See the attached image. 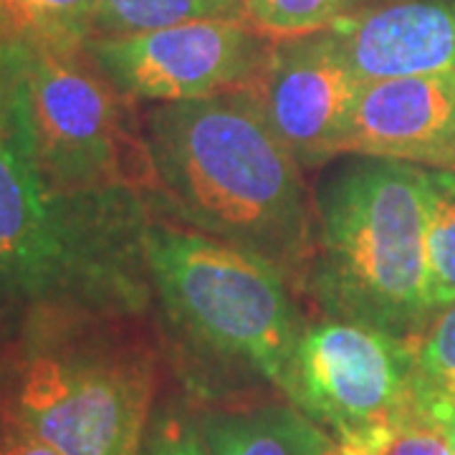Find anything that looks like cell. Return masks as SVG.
Instances as JSON below:
<instances>
[{
	"label": "cell",
	"mask_w": 455,
	"mask_h": 455,
	"mask_svg": "<svg viewBox=\"0 0 455 455\" xmlns=\"http://www.w3.org/2000/svg\"><path fill=\"white\" fill-rule=\"evenodd\" d=\"M149 215L142 193H74L51 178L0 79V344L74 319L147 314Z\"/></svg>",
	"instance_id": "obj_1"
},
{
	"label": "cell",
	"mask_w": 455,
	"mask_h": 455,
	"mask_svg": "<svg viewBox=\"0 0 455 455\" xmlns=\"http://www.w3.org/2000/svg\"><path fill=\"white\" fill-rule=\"evenodd\" d=\"M0 455H64L51 443L38 438L26 425L0 412Z\"/></svg>",
	"instance_id": "obj_20"
},
{
	"label": "cell",
	"mask_w": 455,
	"mask_h": 455,
	"mask_svg": "<svg viewBox=\"0 0 455 455\" xmlns=\"http://www.w3.org/2000/svg\"><path fill=\"white\" fill-rule=\"evenodd\" d=\"M140 455H211L200 435L197 415L180 403L155 405Z\"/></svg>",
	"instance_id": "obj_19"
},
{
	"label": "cell",
	"mask_w": 455,
	"mask_h": 455,
	"mask_svg": "<svg viewBox=\"0 0 455 455\" xmlns=\"http://www.w3.org/2000/svg\"><path fill=\"white\" fill-rule=\"evenodd\" d=\"M0 79L33 157L74 193H155L145 132L84 51L0 41Z\"/></svg>",
	"instance_id": "obj_6"
},
{
	"label": "cell",
	"mask_w": 455,
	"mask_h": 455,
	"mask_svg": "<svg viewBox=\"0 0 455 455\" xmlns=\"http://www.w3.org/2000/svg\"><path fill=\"white\" fill-rule=\"evenodd\" d=\"M410 341L415 410L448 427L455 415V301L435 311Z\"/></svg>",
	"instance_id": "obj_14"
},
{
	"label": "cell",
	"mask_w": 455,
	"mask_h": 455,
	"mask_svg": "<svg viewBox=\"0 0 455 455\" xmlns=\"http://www.w3.org/2000/svg\"><path fill=\"white\" fill-rule=\"evenodd\" d=\"M337 445L347 455H453L448 427L425 418L418 410Z\"/></svg>",
	"instance_id": "obj_18"
},
{
	"label": "cell",
	"mask_w": 455,
	"mask_h": 455,
	"mask_svg": "<svg viewBox=\"0 0 455 455\" xmlns=\"http://www.w3.org/2000/svg\"><path fill=\"white\" fill-rule=\"evenodd\" d=\"M196 20H245L243 0H99L94 36H132Z\"/></svg>",
	"instance_id": "obj_15"
},
{
	"label": "cell",
	"mask_w": 455,
	"mask_h": 455,
	"mask_svg": "<svg viewBox=\"0 0 455 455\" xmlns=\"http://www.w3.org/2000/svg\"><path fill=\"white\" fill-rule=\"evenodd\" d=\"M132 319H74L11 344L0 412L64 455H140L157 405V352Z\"/></svg>",
	"instance_id": "obj_5"
},
{
	"label": "cell",
	"mask_w": 455,
	"mask_h": 455,
	"mask_svg": "<svg viewBox=\"0 0 455 455\" xmlns=\"http://www.w3.org/2000/svg\"><path fill=\"white\" fill-rule=\"evenodd\" d=\"M200 435L211 455H319L334 438L296 405H223L197 412Z\"/></svg>",
	"instance_id": "obj_12"
},
{
	"label": "cell",
	"mask_w": 455,
	"mask_h": 455,
	"mask_svg": "<svg viewBox=\"0 0 455 455\" xmlns=\"http://www.w3.org/2000/svg\"><path fill=\"white\" fill-rule=\"evenodd\" d=\"M145 260L190 390L203 400L248 385L283 392L307 322L278 268L155 208Z\"/></svg>",
	"instance_id": "obj_3"
},
{
	"label": "cell",
	"mask_w": 455,
	"mask_h": 455,
	"mask_svg": "<svg viewBox=\"0 0 455 455\" xmlns=\"http://www.w3.org/2000/svg\"><path fill=\"white\" fill-rule=\"evenodd\" d=\"M423 203L427 301L435 314L455 301V172L423 167Z\"/></svg>",
	"instance_id": "obj_16"
},
{
	"label": "cell",
	"mask_w": 455,
	"mask_h": 455,
	"mask_svg": "<svg viewBox=\"0 0 455 455\" xmlns=\"http://www.w3.org/2000/svg\"><path fill=\"white\" fill-rule=\"evenodd\" d=\"M274 38L248 20H196L132 36H94L89 59L130 101L175 104L253 89Z\"/></svg>",
	"instance_id": "obj_8"
},
{
	"label": "cell",
	"mask_w": 455,
	"mask_h": 455,
	"mask_svg": "<svg viewBox=\"0 0 455 455\" xmlns=\"http://www.w3.org/2000/svg\"><path fill=\"white\" fill-rule=\"evenodd\" d=\"M347 155L455 172V68L362 84Z\"/></svg>",
	"instance_id": "obj_10"
},
{
	"label": "cell",
	"mask_w": 455,
	"mask_h": 455,
	"mask_svg": "<svg viewBox=\"0 0 455 455\" xmlns=\"http://www.w3.org/2000/svg\"><path fill=\"white\" fill-rule=\"evenodd\" d=\"M374 3L379 0H243L245 20L274 41L324 31Z\"/></svg>",
	"instance_id": "obj_17"
},
{
	"label": "cell",
	"mask_w": 455,
	"mask_h": 455,
	"mask_svg": "<svg viewBox=\"0 0 455 455\" xmlns=\"http://www.w3.org/2000/svg\"><path fill=\"white\" fill-rule=\"evenodd\" d=\"M448 438H451V448H453V455H455V415H453V420L448 423Z\"/></svg>",
	"instance_id": "obj_21"
},
{
	"label": "cell",
	"mask_w": 455,
	"mask_h": 455,
	"mask_svg": "<svg viewBox=\"0 0 455 455\" xmlns=\"http://www.w3.org/2000/svg\"><path fill=\"white\" fill-rule=\"evenodd\" d=\"M331 455H347V453H344L339 445H337V448H334V453H331Z\"/></svg>",
	"instance_id": "obj_23"
},
{
	"label": "cell",
	"mask_w": 455,
	"mask_h": 455,
	"mask_svg": "<svg viewBox=\"0 0 455 455\" xmlns=\"http://www.w3.org/2000/svg\"><path fill=\"white\" fill-rule=\"evenodd\" d=\"M324 31L362 84L455 68V0H379Z\"/></svg>",
	"instance_id": "obj_11"
},
{
	"label": "cell",
	"mask_w": 455,
	"mask_h": 455,
	"mask_svg": "<svg viewBox=\"0 0 455 455\" xmlns=\"http://www.w3.org/2000/svg\"><path fill=\"white\" fill-rule=\"evenodd\" d=\"M307 291L326 316L412 339L433 316L425 268L423 167L362 157L314 196Z\"/></svg>",
	"instance_id": "obj_4"
},
{
	"label": "cell",
	"mask_w": 455,
	"mask_h": 455,
	"mask_svg": "<svg viewBox=\"0 0 455 455\" xmlns=\"http://www.w3.org/2000/svg\"><path fill=\"white\" fill-rule=\"evenodd\" d=\"M99 0H0V41L84 51Z\"/></svg>",
	"instance_id": "obj_13"
},
{
	"label": "cell",
	"mask_w": 455,
	"mask_h": 455,
	"mask_svg": "<svg viewBox=\"0 0 455 455\" xmlns=\"http://www.w3.org/2000/svg\"><path fill=\"white\" fill-rule=\"evenodd\" d=\"M334 448H337V440H334ZM334 448H329V451H324V453H319V455H331L334 453Z\"/></svg>",
	"instance_id": "obj_22"
},
{
	"label": "cell",
	"mask_w": 455,
	"mask_h": 455,
	"mask_svg": "<svg viewBox=\"0 0 455 455\" xmlns=\"http://www.w3.org/2000/svg\"><path fill=\"white\" fill-rule=\"evenodd\" d=\"M281 395L337 443L359 438L415 410L412 341L334 316L311 322Z\"/></svg>",
	"instance_id": "obj_7"
},
{
	"label": "cell",
	"mask_w": 455,
	"mask_h": 455,
	"mask_svg": "<svg viewBox=\"0 0 455 455\" xmlns=\"http://www.w3.org/2000/svg\"><path fill=\"white\" fill-rule=\"evenodd\" d=\"M248 92L304 170L347 155L362 82L326 31L274 41L268 64Z\"/></svg>",
	"instance_id": "obj_9"
},
{
	"label": "cell",
	"mask_w": 455,
	"mask_h": 455,
	"mask_svg": "<svg viewBox=\"0 0 455 455\" xmlns=\"http://www.w3.org/2000/svg\"><path fill=\"white\" fill-rule=\"evenodd\" d=\"M155 175L149 205L182 226L271 263L307 291L314 203L304 167L253 92L155 104L145 114Z\"/></svg>",
	"instance_id": "obj_2"
}]
</instances>
